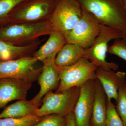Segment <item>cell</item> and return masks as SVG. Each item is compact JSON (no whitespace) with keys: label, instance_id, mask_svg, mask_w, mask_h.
<instances>
[{"label":"cell","instance_id":"6da1fadb","mask_svg":"<svg viewBox=\"0 0 126 126\" xmlns=\"http://www.w3.org/2000/svg\"><path fill=\"white\" fill-rule=\"evenodd\" d=\"M102 24L122 32L126 29V12L123 0H75Z\"/></svg>","mask_w":126,"mask_h":126},{"label":"cell","instance_id":"7a4b0ae2","mask_svg":"<svg viewBox=\"0 0 126 126\" xmlns=\"http://www.w3.org/2000/svg\"><path fill=\"white\" fill-rule=\"evenodd\" d=\"M49 20L36 23L8 24L0 26V40L16 46H25L49 35L53 31Z\"/></svg>","mask_w":126,"mask_h":126},{"label":"cell","instance_id":"3957f363","mask_svg":"<svg viewBox=\"0 0 126 126\" xmlns=\"http://www.w3.org/2000/svg\"><path fill=\"white\" fill-rule=\"evenodd\" d=\"M58 0H26L15 7L8 24L36 23L49 20Z\"/></svg>","mask_w":126,"mask_h":126},{"label":"cell","instance_id":"277c9868","mask_svg":"<svg viewBox=\"0 0 126 126\" xmlns=\"http://www.w3.org/2000/svg\"><path fill=\"white\" fill-rule=\"evenodd\" d=\"M122 33L101 24L99 34L93 45L84 50L83 58H86L99 68L107 71L117 70L118 65L114 62L106 60L108 43L110 41L121 39Z\"/></svg>","mask_w":126,"mask_h":126},{"label":"cell","instance_id":"5b68a950","mask_svg":"<svg viewBox=\"0 0 126 126\" xmlns=\"http://www.w3.org/2000/svg\"><path fill=\"white\" fill-rule=\"evenodd\" d=\"M79 91L80 87H75L62 92L48 93L43 98L36 116L43 117L56 114L66 117L73 111Z\"/></svg>","mask_w":126,"mask_h":126},{"label":"cell","instance_id":"8992f818","mask_svg":"<svg viewBox=\"0 0 126 126\" xmlns=\"http://www.w3.org/2000/svg\"><path fill=\"white\" fill-rule=\"evenodd\" d=\"M58 68L60 83L56 92L80 87L88 81L95 79L98 68L84 58L70 66Z\"/></svg>","mask_w":126,"mask_h":126},{"label":"cell","instance_id":"52a82bcc","mask_svg":"<svg viewBox=\"0 0 126 126\" xmlns=\"http://www.w3.org/2000/svg\"><path fill=\"white\" fill-rule=\"evenodd\" d=\"M101 24L93 15L82 9L81 18L77 25L64 34L67 43L76 44L84 49L88 48L98 36Z\"/></svg>","mask_w":126,"mask_h":126},{"label":"cell","instance_id":"ba28073f","mask_svg":"<svg viewBox=\"0 0 126 126\" xmlns=\"http://www.w3.org/2000/svg\"><path fill=\"white\" fill-rule=\"evenodd\" d=\"M38 60L33 56L0 62V79L12 78L32 83L38 80L42 67L37 68Z\"/></svg>","mask_w":126,"mask_h":126},{"label":"cell","instance_id":"9c48e42d","mask_svg":"<svg viewBox=\"0 0 126 126\" xmlns=\"http://www.w3.org/2000/svg\"><path fill=\"white\" fill-rule=\"evenodd\" d=\"M82 13V7L75 0H58L49 21L54 31L65 34L76 26Z\"/></svg>","mask_w":126,"mask_h":126},{"label":"cell","instance_id":"30bf717a","mask_svg":"<svg viewBox=\"0 0 126 126\" xmlns=\"http://www.w3.org/2000/svg\"><path fill=\"white\" fill-rule=\"evenodd\" d=\"M94 91V79L88 81L80 87L79 95L73 111L77 126H90Z\"/></svg>","mask_w":126,"mask_h":126},{"label":"cell","instance_id":"8fae6325","mask_svg":"<svg viewBox=\"0 0 126 126\" xmlns=\"http://www.w3.org/2000/svg\"><path fill=\"white\" fill-rule=\"evenodd\" d=\"M55 58L43 60L42 70L38 78L40 90L31 101L38 107L42 103L43 98L48 93L58 88L60 83L58 69L55 63Z\"/></svg>","mask_w":126,"mask_h":126},{"label":"cell","instance_id":"7c38bea8","mask_svg":"<svg viewBox=\"0 0 126 126\" xmlns=\"http://www.w3.org/2000/svg\"><path fill=\"white\" fill-rule=\"evenodd\" d=\"M32 83L17 79H0V109L14 100L26 99Z\"/></svg>","mask_w":126,"mask_h":126},{"label":"cell","instance_id":"4fadbf2b","mask_svg":"<svg viewBox=\"0 0 126 126\" xmlns=\"http://www.w3.org/2000/svg\"><path fill=\"white\" fill-rule=\"evenodd\" d=\"M96 78L99 80L106 93L107 99L117 100L118 90L126 83V73L107 71L98 68Z\"/></svg>","mask_w":126,"mask_h":126},{"label":"cell","instance_id":"5bb4252c","mask_svg":"<svg viewBox=\"0 0 126 126\" xmlns=\"http://www.w3.org/2000/svg\"><path fill=\"white\" fill-rule=\"evenodd\" d=\"M41 41L25 46H16L0 40V62L33 56Z\"/></svg>","mask_w":126,"mask_h":126},{"label":"cell","instance_id":"9a60e30c","mask_svg":"<svg viewBox=\"0 0 126 126\" xmlns=\"http://www.w3.org/2000/svg\"><path fill=\"white\" fill-rule=\"evenodd\" d=\"M95 91L91 117L92 126H106L107 98L99 80L94 79Z\"/></svg>","mask_w":126,"mask_h":126},{"label":"cell","instance_id":"2e32d148","mask_svg":"<svg viewBox=\"0 0 126 126\" xmlns=\"http://www.w3.org/2000/svg\"><path fill=\"white\" fill-rule=\"evenodd\" d=\"M49 35L48 40L33 54L38 60L43 61L49 58H55L59 50L67 43L65 35L61 32L53 31Z\"/></svg>","mask_w":126,"mask_h":126},{"label":"cell","instance_id":"e0dca14e","mask_svg":"<svg viewBox=\"0 0 126 126\" xmlns=\"http://www.w3.org/2000/svg\"><path fill=\"white\" fill-rule=\"evenodd\" d=\"M37 107L31 100H19L5 107L0 113V119L4 118H21L36 115Z\"/></svg>","mask_w":126,"mask_h":126},{"label":"cell","instance_id":"ac0fdd59","mask_svg":"<svg viewBox=\"0 0 126 126\" xmlns=\"http://www.w3.org/2000/svg\"><path fill=\"white\" fill-rule=\"evenodd\" d=\"M83 48L76 44H65L56 55L55 63L58 67L70 66L83 58Z\"/></svg>","mask_w":126,"mask_h":126},{"label":"cell","instance_id":"d6986e66","mask_svg":"<svg viewBox=\"0 0 126 126\" xmlns=\"http://www.w3.org/2000/svg\"><path fill=\"white\" fill-rule=\"evenodd\" d=\"M43 117L36 115L21 118L0 119V126H32L40 121Z\"/></svg>","mask_w":126,"mask_h":126},{"label":"cell","instance_id":"ffe728a7","mask_svg":"<svg viewBox=\"0 0 126 126\" xmlns=\"http://www.w3.org/2000/svg\"><path fill=\"white\" fill-rule=\"evenodd\" d=\"M26 0H0V25L8 24L10 13L17 6Z\"/></svg>","mask_w":126,"mask_h":126},{"label":"cell","instance_id":"44dd1931","mask_svg":"<svg viewBox=\"0 0 126 126\" xmlns=\"http://www.w3.org/2000/svg\"><path fill=\"white\" fill-rule=\"evenodd\" d=\"M106 126H124L122 120L119 116L116 107L112 100L107 99Z\"/></svg>","mask_w":126,"mask_h":126},{"label":"cell","instance_id":"7402d4cb","mask_svg":"<svg viewBox=\"0 0 126 126\" xmlns=\"http://www.w3.org/2000/svg\"><path fill=\"white\" fill-rule=\"evenodd\" d=\"M116 107L124 126H126V83L122 86L118 91Z\"/></svg>","mask_w":126,"mask_h":126},{"label":"cell","instance_id":"603a6c76","mask_svg":"<svg viewBox=\"0 0 126 126\" xmlns=\"http://www.w3.org/2000/svg\"><path fill=\"white\" fill-rule=\"evenodd\" d=\"M65 117L51 114L43 117L40 121L32 126H65Z\"/></svg>","mask_w":126,"mask_h":126},{"label":"cell","instance_id":"cb8c5ba5","mask_svg":"<svg viewBox=\"0 0 126 126\" xmlns=\"http://www.w3.org/2000/svg\"><path fill=\"white\" fill-rule=\"evenodd\" d=\"M108 53L118 56L126 61V45L121 39L115 40L108 47Z\"/></svg>","mask_w":126,"mask_h":126},{"label":"cell","instance_id":"d4e9b609","mask_svg":"<svg viewBox=\"0 0 126 126\" xmlns=\"http://www.w3.org/2000/svg\"><path fill=\"white\" fill-rule=\"evenodd\" d=\"M65 126H77L75 123L73 112H71L65 117Z\"/></svg>","mask_w":126,"mask_h":126},{"label":"cell","instance_id":"484cf974","mask_svg":"<svg viewBox=\"0 0 126 126\" xmlns=\"http://www.w3.org/2000/svg\"><path fill=\"white\" fill-rule=\"evenodd\" d=\"M122 39L126 45V29L122 32Z\"/></svg>","mask_w":126,"mask_h":126},{"label":"cell","instance_id":"4316f807","mask_svg":"<svg viewBox=\"0 0 126 126\" xmlns=\"http://www.w3.org/2000/svg\"><path fill=\"white\" fill-rule=\"evenodd\" d=\"M123 0V4H124V9L126 12V0Z\"/></svg>","mask_w":126,"mask_h":126},{"label":"cell","instance_id":"83f0119b","mask_svg":"<svg viewBox=\"0 0 126 126\" xmlns=\"http://www.w3.org/2000/svg\"></svg>","mask_w":126,"mask_h":126}]
</instances>
